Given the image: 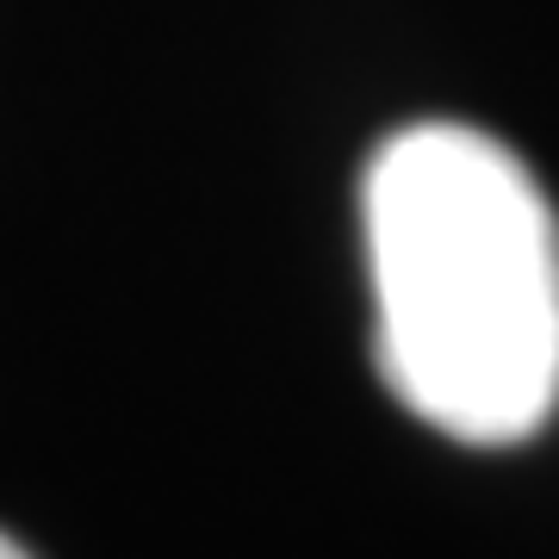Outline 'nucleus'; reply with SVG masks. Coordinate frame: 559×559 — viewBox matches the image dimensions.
Listing matches in <instances>:
<instances>
[{
	"label": "nucleus",
	"mask_w": 559,
	"mask_h": 559,
	"mask_svg": "<svg viewBox=\"0 0 559 559\" xmlns=\"http://www.w3.org/2000/svg\"><path fill=\"white\" fill-rule=\"evenodd\" d=\"M373 360L392 399L466 448L528 441L559 404V224L473 124H404L360 180Z\"/></svg>",
	"instance_id": "1"
},
{
	"label": "nucleus",
	"mask_w": 559,
	"mask_h": 559,
	"mask_svg": "<svg viewBox=\"0 0 559 559\" xmlns=\"http://www.w3.org/2000/svg\"><path fill=\"white\" fill-rule=\"evenodd\" d=\"M0 559H32V554H25V547H20L13 535H0Z\"/></svg>",
	"instance_id": "2"
}]
</instances>
